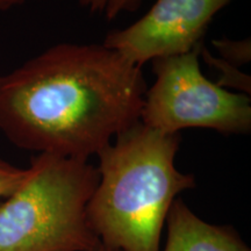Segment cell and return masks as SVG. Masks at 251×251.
<instances>
[{"instance_id":"cell-11","label":"cell","mask_w":251,"mask_h":251,"mask_svg":"<svg viewBox=\"0 0 251 251\" xmlns=\"http://www.w3.org/2000/svg\"><path fill=\"white\" fill-rule=\"evenodd\" d=\"M25 1L26 0H0V11H7L14 6L24 4Z\"/></svg>"},{"instance_id":"cell-9","label":"cell","mask_w":251,"mask_h":251,"mask_svg":"<svg viewBox=\"0 0 251 251\" xmlns=\"http://www.w3.org/2000/svg\"><path fill=\"white\" fill-rule=\"evenodd\" d=\"M213 45L221 54L222 61L238 68L250 61V40H215Z\"/></svg>"},{"instance_id":"cell-7","label":"cell","mask_w":251,"mask_h":251,"mask_svg":"<svg viewBox=\"0 0 251 251\" xmlns=\"http://www.w3.org/2000/svg\"><path fill=\"white\" fill-rule=\"evenodd\" d=\"M200 55L203 56L205 61L208 64H212L213 67L218 69L221 72V77H220L219 81L216 84L221 87H234L242 91V93L250 96V77L244 75L243 72L238 70V68L234 67V65L229 64V63L222 61L221 58H216L214 56H212L209 52L206 51L205 47H201L200 49Z\"/></svg>"},{"instance_id":"cell-5","label":"cell","mask_w":251,"mask_h":251,"mask_svg":"<svg viewBox=\"0 0 251 251\" xmlns=\"http://www.w3.org/2000/svg\"><path fill=\"white\" fill-rule=\"evenodd\" d=\"M234 0H157L136 23L109 31L102 45L134 64L183 55L202 45L209 24Z\"/></svg>"},{"instance_id":"cell-4","label":"cell","mask_w":251,"mask_h":251,"mask_svg":"<svg viewBox=\"0 0 251 251\" xmlns=\"http://www.w3.org/2000/svg\"><path fill=\"white\" fill-rule=\"evenodd\" d=\"M151 61L156 80L147 90L140 121L165 134L205 128L226 135L249 134L251 99L213 83L200 69V49Z\"/></svg>"},{"instance_id":"cell-12","label":"cell","mask_w":251,"mask_h":251,"mask_svg":"<svg viewBox=\"0 0 251 251\" xmlns=\"http://www.w3.org/2000/svg\"><path fill=\"white\" fill-rule=\"evenodd\" d=\"M97 251H119V250H112V249H108V248L101 247V248H100V249H98Z\"/></svg>"},{"instance_id":"cell-1","label":"cell","mask_w":251,"mask_h":251,"mask_svg":"<svg viewBox=\"0 0 251 251\" xmlns=\"http://www.w3.org/2000/svg\"><path fill=\"white\" fill-rule=\"evenodd\" d=\"M142 67L97 43H59L0 76V133L20 149L89 161L140 121Z\"/></svg>"},{"instance_id":"cell-2","label":"cell","mask_w":251,"mask_h":251,"mask_svg":"<svg viewBox=\"0 0 251 251\" xmlns=\"http://www.w3.org/2000/svg\"><path fill=\"white\" fill-rule=\"evenodd\" d=\"M179 134L139 121L98 155L99 181L86 207L90 228L102 247L119 251H161V234L178 194L196 186L176 168Z\"/></svg>"},{"instance_id":"cell-8","label":"cell","mask_w":251,"mask_h":251,"mask_svg":"<svg viewBox=\"0 0 251 251\" xmlns=\"http://www.w3.org/2000/svg\"><path fill=\"white\" fill-rule=\"evenodd\" d=\"M81 7L91 13L103 15L108 20L117 18L124 12H134L143 0H77Z\"/></svg>"},{"instance_id":"cell-3","label":"cell","mask_w":251,"mask_h":251,"mask_svg":"<svg viewBox=\"0 0 251 251\" xmlns=\"http://www.w3.org/2000/svg\"><path fill=\"white\" fill-rule=\"evenodd\" d=\"M99 181L97 166L39 153L20 185L0 199V251H97L86 207Z\"/></svg>"},{"instance_id":"cell-6","label":"cell","mask_w":251,"mask_h":251,"mask_svg":"<svg viewBox=\"0 0 251 251\" xmlns=\"http://www.w3.org/2000/svg\"><path fill=\"white\" fill-rule=\"evenodd\" d=\"M165 222L168 238L163 251H250L236 230L203 221L180 198L172 202Z\"/></svg>"},{"instance_id":"cell-10","label":"cell","mask_w":251,"mask_h":251,"mask_svg":"<svg viewBox=\"0 0 251 251\" xmlns=\"http://www.w3.org/2000/svg\"><path fill=\"white\" fill-rule=\"evenodd\" d=\"M26 176V169H20L0 158V199L9 196Z\"/></svg>"}]
</instances>
